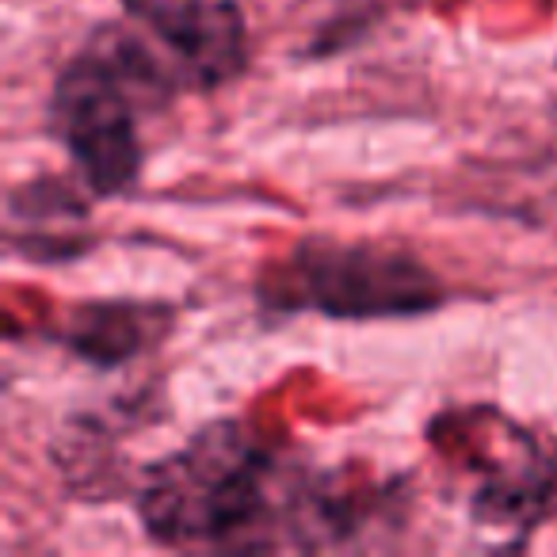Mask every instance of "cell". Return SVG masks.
<instances>
[{"label": "cell", "mask_w": 557, "mask_h": 557, "mask_svg": "<svg viewBox=\"0 0 557 557\" xmlns=\"http://www.w3.org/2000/svg\"><path fill=\"white\" fill-rule=\"evenodd\" d=\"M123 12L161 47L180 85L214 92L248 65V20L237 0H119Z\"/></svg>", "instance_id": "obj_4"}, {"label": "cell", "mask_w": 557, "mask_h": 557, "mask_svg": "<svg viewBox=\"0 0 557 557\" xmlns=\"http://www.w3.org/2000/svg\"><path fill=\"white\" fill-rule=\"evenodd\" d=\"M302 478L233 420L207 424L149 466L138 516L161 546H290Z\"/></svg>", "instance_id": "obj_1"}, {"label": "cell", "mask_w": 557, "mask_h": 557, "mask_svg": "<svg viewBox=\"0 0 557 557\" xmlns=\"http://www.w3.org/2000/svg\"><path fill=\"white\" fill-rule=\"evenodd\" d=\"M161 313H153L149 306H131V302H100L88 306L73 318L70 329V348L81 351L85 359L100 367L123 363V359L138 356L141 348L153 344V325Z\"/></svg>", "instance_id": "obj_5"}, {"label": "cell", "mask_w": 557, "mask_h": 557, "mask_svg": "<svg viewBox=\"0 0 557 557\" xmlns=\"http://www.w3.org/2000/svg\"><path fill=\"white\" fill-rule=\"evenodd\" d=\"M260 290L268 306L325 318H412L447 302L440 275L417 256L333 237L295 245Z\"/></svg>", "instance_id": "obj_3"}, {"label": "cell", "mask_w": 557, "mask_h": 557, "mask_svg": "<svg viewBox=\"0 0 557 557\" xmlns=\"http://www.w3.org/2000/svg\"><path fill=\"white\" fill-rule=\"evenodd\" d=\"M180 88L146 47V35L103 24L50 88V131L96 199L134 191L146 164L141 119Z\"/></svg>", "instance_id": "obj_2"}]
</instances>
